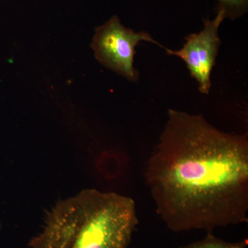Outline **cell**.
Here are the masks:
<instances>
[{
  "label": "cell",
  "mask_w": 248,
  "mask_h": 248,
  "mask_svg": "<svg viewBox=\"0 0 248 248\" xmlns=\"http://www.w3.org/2000/svg\"><path fill=\"white\" fill-rule=\"evenodd\" d=\"M144 176L170 231L210 232L248 221L247 134L225 133L202 115L170 109Z\"/></svg>",
  "instance_id": "obj_1"
},
{
  "label": "cell",
  "mask_w": 248,
  "mask_h": 248,
  "mask_svg": "<svg viewBox=\"0 0 248 248\" xmlns=\"http://www.w3.org/2000/svg\"><path fill=\"white\" fill-rule=\"evenodd\" d=\"M138 224L133 199L85 189L52 205L29 248H128Z\"/></svg>",
  "instance_id": "obj_2"
},
{
  "label": "cell",
  "mask_w": 248,
  "mask_h": 248,
  "mask_svg": "<svg viewBox=\"0 0 248 248\" xmlns=\"http://www.w3.org/2000/svg\"><path fill=\"white\" fill-rule=\"evenodd\" d=\"M141 41L163 48L148 32H135L124 27L118 17L113 16L108 22L96 29L91 47L96 59L103 66L129 81L136 82L139 72L134 68V58L135 48Z\"/></svg>",
  "instance_id": "obj_3"
},
{
  "label": "cell",
  "mask_w": 248,
  "mask_h": 248,
  "mask_svg": "<svg viewBox=\"0 0 248 248\" xmlns=\"http://www.w3.org/2000/svg\"><path fill=\"white\" fill-rule=\"evenodd\" d=\"M225 18L224 12L218 11L213 20L204 21L203 30L186 37V43L180 50L166 48L169 55H175L184 60L203 94H208L211 88L210 77L221 45L218 29Z\"/></svg>",
  "instance_id": "obj_4"
},
{
  "label": "cell",
  "mask_w": 248,
  "mask_h": 248,
  "mask_svg": "<svg viewBox=\"0 0 248 248\" xmlns=\"http://www.w3.org/2000/svg\"><path fill=\"white\" fill-rule=\"evenodd\" d=\"M248 246L247 239H243L239 242H228L217 237L213 234V232H210L203 239L181 246L179 248H247Z\"/></svg>",
  "instance_id": "obj_5"
},
{
  "label": "cell",
  "mask_w": 248,
  "mask_h": 248,
  "mask_svg": "<svg viewBox=\"0 0 248 248\" xmlns=\"http://www.w3.org/2000/svg\"><path fill=\"white\" fill-rule=\"evenodd\" d=\"M248 2V0H218V11H223L226 18L234 19L246 13Z\"/></svg>",
  "instance_id": "obj_6"
},
{
  "label": "cell",
  "mask_w": 248,
  "mask_h": 248,
  "mask_svg": "<svg viewBox=\"0 0 248 248\" xmlns=\"http://www.w3.org/2000/svg\"><path fill=\"white\" fill-rule=\"evenodd\" d=\"M1 221H0V231H1Z\"/></svg>",
  "instance_id": "obj_7"
}]
</instances>
